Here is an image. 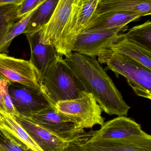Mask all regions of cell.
Wrapping results in <instances>:
<instances>
[{"label": "cell", "instance_id": "obj_2", "mask_svg": "<svg viewBox=\"0 0 151 151\" xmlns=\"http://www.w3.org/2000/svg\"><path fill=\"white\" fill-rule=\"evenodd\" d=\"M40 86L41 91L54 108L58 102L78 98L85 91L59 55L41 76Z\"/></svg>", "mask_w": 151, "mask_h": 151}, {"label": "cell", "instance_id": "obj_8", "mask_svg": "<svg viewBox=\"0 0 151 151\" xmlns=\"http://www.w3.org/2000/svg\"><path fill=\"white\" fill-rule=\"evenodd\" d=\"M35 123L54 134L66 140L74 141L87 134L74 122L50 106L29 117Z\"/></svg>", "mask_w": 151, "mask_h": 151}, {"label": "cell", "instance_id": "obj_5", "mask_svg": "<svg viewBox=\"0 0 151 151\" xmlns=\"http://www.w3.org/2000/svg\"><path fill=\"white\" fill-rule=\"evenodd\" d=\"M54 108L82 129L92 128L97 125L102 126L105 122L101 107L94 96L86 91L78 98L58 102Z\"/></svg>", "mask_w": 151, "mask_h": 151}, {"label": "cell", "instance_id": "obj_28", "mask_svg": "<svg viewBox=\"0 0 151 151\" xmlns=\"http://www.w3.org/2000/svg\"><path fill=\"white\" fill-rule=\"evenodd\" d=\"M1 116H0V124H1Z\"/></svg>", "mask_w": 151, "mask_h": 151}, {"label": "cell", "instance_id": "obj_26", "mask_svg": "<svg viewBox=\"0 0 151 151\" xmlns=\"http://www.w3.org/2000/svg\"><path fill=\"white\" fill-rule=\"evenodd\" d=\"M81 139L70 142L63 151H82L79 145V141Z\"/></svg>", "mask_w": 151, "mask_h": 151}, {"label": "cell", "instance_id": "obj_22", "mask_svg": "<svg viewBox=\"0 0 151 151\" xmlns=\"http://www.w3.org/2000/svg\"><path fill=\"white\" fill-rule=\"evenodd\" d=\"M20 5H0V42L12 25L20 19L18 16Z\"/></svg>", "mask_w": 151, "mask_h": 151}, {"label": "cell", "instance_id": "obj_10", "mask_svg": "<svg viewBox=\"0 0 151 151\" xmlns=\"http://www.w3.org/2000/svg\"><path fill=\"white\" fill-rule=\"evenodd\" d=\"M9 91L14 108L20 116L29 118L52 106L47 98L39 90L19 83H11Z\"/></svg>", "mask_w": 151, "mask_h": 151}, {"label": "cell", "instance_id": "obj_6", "mask_svg": "<svg viewBox=\"0 0 151 151\" xmlns=\"http://www.w3.org/2000/svg\"><path fill=\"white\" fill-rule=\"evenodd\" d=\"M127 25L108 29H89L80 34L74 44L72 52L92 58L111 51V47L126 31Z\"/></svg>", "mask_w": 151, "mask_h": 151}, {"label": "cell", "instance_id": "obj_1", "mask_svg": "<svg viewBox=\"0 0 151 151\" xmlns=\"http://www.w3.org/2000/svg\"><path fill=\"white\" fill-rule=\"evenodd\" d=\"M64 61L85 91L94 96L105 113L118 116L127 115L130 106L95 58L74 52Z\"/></svg>", "mask_w": 151, "mask_h": 151}, {"label": "cell", "instance_id": "obj_16", "mask_svg": "<svg viewBox=\"0 0 151 151\" xmlns=\"http://www.w3.org/2000/svg\"><path fill=\"white\" fill-rule=\"evenodd\" d=\"M142 17L138 13L123 12L96 14L88 24L84 31L89 29H108L126 26L129 23L137 20Z\"/></svg>", "mask_w": 151, "mask_h": 151}, {"label": "cell", "instance_id": "obj_13", "mask_svg": "<svg viewBox=\"0 0 151 151\" xmlns=\"http://www.w3.org/2000/svg\"><path fill=\"white\" fill-rule=\"evenodd\" d=\"M25 35L31 50L29 61L38 71L41 77L48 66L56 59L58 55L53 46L41 42L38 31L25 34Z\"/></svg>", "mask_w": 151, "mask_h": 151}, {"label": "cell", "instance_id": "obj_20", "mask_svg": "<svg viewBox=\"0 0 151 151\" xmlns=\"http://www.w3.org/2000/svg\"><path fill=\"white\" fill-rule=\"evenodd\" d=\"M42 4L23 16L11 27L0 42V53L8 54L9 47L13 39L21 34H25L29 20Z\"/></svg>", "mask_w": 151, "mask_h": 151}, {"label": "cell", "instance_id": "obj_24", "mask_svg": "<svg viewBox=\"0 0 151 151\" xmlns=\"http://www.w3.org/2000/svg\"><path fill=\"white\" fill-rule=\"evenodd\" d=\"M0 151H33L18 142L0 127Z\"/></svg>", "mask_w": 151, "mask_h": 151}, {"label": "cell", "instance_id": "obj_11", "mask_svg": "<svg viewBox=\"0 0 151 151\" xmlns=\"http://www.w3.org/2000/svg\"><path fill=\"white\" fill-rule=\"evenodd\" d=\"M144 133L141 125L135 121L126 116H118L104 122L99 130L91 132L88 139H120Z\"/></svg>", "mask_w": 151, "mask_h": 151}, {"label": "cell", "instance_id": "obj_4", "mask_svg": "<svg viewBox=\"0 0 151 151\" xmlns=\"http://www.w3.org/2000/svg\"><path fill=\"white\" fill-rule=\"evenodd\" d=\"M100 63H106L107 70L112 71L117 77L123 76L136 95L151 99V70L130 58L111 50L98 57Z\"/></svg>", "mask_w": 151, "mask_h": 151}, {"label": "cell", "instance_id": "obj_12", "mask_svg": "<svg viewBox=\"0 0 151 151\" xmlns=\"http://www.w3.org/2000/svg\"><path fill=\"white\" fill-rule=\"evenodd\" d=\"M13 117L43 151H63L70 142L37 125L29 118L20 115Z\"/></svg>", "mask_w": 151, "mask_h": 151}, {"label": "cell", "instance_id": "obj_23", "mask_svg": "<svg viewBox=\"0 0 151 151\" xmlns=\"http://www.w3.org/2000/svg\"><path fill=\"white\" fill-rule=\"evenodd\" d=\"M11 83L0 76V110L12 116L18 115L12 104L9 94V86Z\"/></svg>", "mask_w": 151, "mask_h": 151}, {"label": "cell", "instance_id": "obj_18", "mask_svg": "<svg viewBox=\"0 0 151 151\" xmlns=\"http://www.w3.org/2000/svg\"><path fill=\"white\" fill-rule=\"evenodd\" d=\"M0 127L18 142L33 151H43L33 140L27 132L16 121L13 116L0 110Z\"/></svg>", "mask_w": 151, "mask_h": 151}, {"label": "cell", "instance_id": "obj_19", "mask_svg": "<svg viewBox=\"0 0 151 151\" xmlns=\"http://www.w3.org/2000/svg\"><path fill=\"white\" fill-rule=\"evenodd\" d=\"M59 0H46L36 10L29 20L25 34L34 32L48 23Z\"/></svg>", "mask_w": 151, "mask_h": 151}, {"label": "cell", "instance_id": "obj_3", "mask_svg": "<svg viewBox=\"0 0 151 151\" xmlns=\"http://www.w3.org/2000/svg\"><path fill=\"white\" fill-rule=\"evenodd\" d=\"M80 0H59L47 24L39 32L41 42L53 46L58 55L66 56L70 35Z\"/></svg>", "mask_w": 151, "mask_h": 151}, {"label": "cell", "instance_id": "obj_9", "mask_svg": "<svg viewBox=\"0 0 151 151\" xmlns=\"http://www.w3.org/2000/svg\"><path fill=\"white\" fill-rule=\"evenodd\" d=\"M89 137L79 140L82 151H151V136L145 132L120 139L90 141Z\"/></svg>", "mask_w": 151, "mask_h": 151}, {"label": "cell", "instance_id": "obj_17", "mask_svg": "<svg viewBox=\"0 0 151 151\" xmlns=\"http://www.w3.org/2000/svg\"><path fill=\"white\" fill-rule=\"evenodd\" d=\"M111 49L123 54L151 70V50L125 37H122L111 47Z\"/></svg>", "mask_w": 151, "mask_h": 151}, {"label": "cell", "instance_id": "obj_14", "mask_svg": "<svg viewBox=\"0 0 151 151\" xmlns=\"http://www.w3.org/2000/svg\"><path fill=\"white\" fill-rule=\"evenodd\" d=\"M101 0H80L75 15L68 46V53L72 52L74 44L77 36L85 30L88 24L96 14Z\"/></svg>", "mask_w": 151, "mask_h": 151}, {"label": "cell", "instance_id": "obj_27", "mask_svg": "<svg viewBox=\"0 0 151 151\" xmlns=\"http://www.w3.org/2000/svg\"><path fill=\"white\" fill-rule=\"evenodd\" d=\"M25 0H0V5L6 4L21 5Z\"/></svg>", "mask_w": 151, "mask_h": 151}, {"label": "cell", "instance_id": "obj_15", "mask_svg": "<svg viewBox=\"0 0 151 151\" xmlns=\"http://www.w3.org/2000/svg\"><path fill=\"white\" fill-rule=\"evenodd\" d=\"M123 12L141 14L143 17L151 14V0H101L96 14Z\"/></svg>", "mask_w": 151, "mask_h": 151}, {"label": "cell", "instance_id": "obj_7", "mask_svg": "<svg viewBox=\"0 0 151 151\" xmlns=\"http://www.w3.org/2000/svg\"><path fill=\"white\" fill-rule=\"evenodd\" d=\"M0 76L17 83L40 90V76L30 61L0 53Z\"/></svg>", "mask_w": 151, "mask_h": 151}, {"label": "cell", "instance_id": "obj_25", "mask_svg": "<svg viewBox=\"0 0 151 151\" xmlns=\"http://www.w3.org/2000/svg\"><path fill=\"white\" fill-rule=\"evenodd\" d=\"M45 1L46 0H25L19 9L18 12L19 18H21L26 13L31 11Z\"/></svg>", "mask_w": 151, "mask_h": 151}, {"label": "cell", "instance_id": "obj_21", "mask_svg": "<svg viewBox=\"0 0 151 151\" xmlns=\"http://www.w3.org/2000/svg\"><path fill=\"white\" fill-rule=\"evenodd\" d=\"M124 35L127 39L151 50V22L150 19L143 24L130 28L126 33L124 34Z\"/></svg>", "mask_w": 151, "mask_h": 151}]
</instances>
